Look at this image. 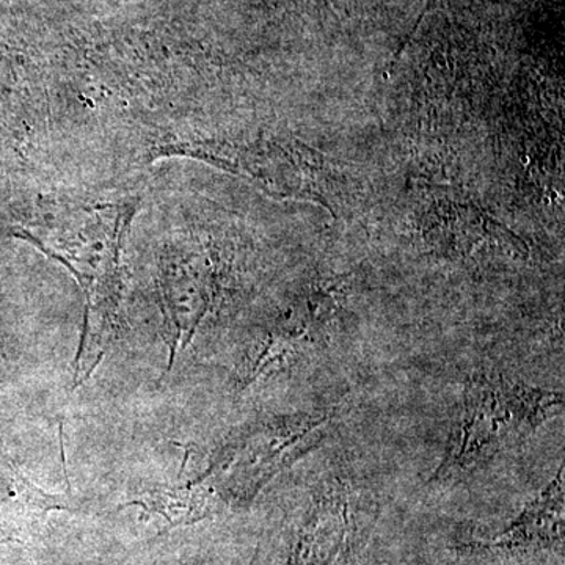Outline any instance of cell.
<instances>
[{
	"instance_id": "obj_1",
	"label": "cell",
	"mask_w": 565,
	"mask_h": 565,
	"mask_svg": "<svg viewBox=\"0 0 565 565\" xmlns=\"http://www.w3.org/2000/svg\"><path fill=\"white\" fill-rule=\"evenodd\" d=\"M131 215L129 207L92 211L55 222L47 232L50 237H32L41 250L70 269L87 300L74 362L76 386L90 379L114 334L120 286L118 264Z\"/></svg>"
},
{
	"instance_id": "obj_2",
	"label": "cell",
	"mask_w": 565,
	"mask_h": 565,
	"mask_svg": "<svg viewBox=\"0 0 565 565\" xmlns=\"http://www.w3.org/2000/svg\"><path fill=\"white\" fill-rule=\"evenodd\" d=\"M563 405L561 393L515 384L500 374H475L465 386L459 418L433 481L470 471L515 448Z\"/></svg>"
},
{
	"instance_id": "obj_3",
	"label": "cell",
	"mask_w": 565,
	"mask_h": 565,
	"mask_svg": "<svg viewBox=\"0 0 565 565\" xmlns=\"http://www.w3.org/2000/svg\"><path fill=\"white\" fill-rule=\"evenodd\" d=\"M330 415H299L253 427L221 449L207 479L223 503H248L282 468L313 449Z\"/></svg>"
},
{
	"instance_id": "obj_4",
	"label": "cell",
	"mask_w": 565,
	"mask_h": 565,
	"mask_svg": "<svg viewBox=\"0 0 565 565\" xmlns=\"http://www.w3.org/2000/svg\"><path fill=\"white\" fill-rule=\"evenodd\" d=\"M371 501L344 482L316 493L297 525L286 565H352L373 530Z\"/></svg>"
},
{
	"instance_id": "obj_5",
	"label": "cell",
	"mask_w": 565,
	"mask_h": 565,
	"mask_svg": "<svg viewBox=\"0 0 565 565\" xmlns=\"http://www.w3.org/2000/svg\"><path fill=\"white\" fill-rule=\"evenodd\" d=\"M564 467L503 533L487 542H473L479 552L498 555H534L561 552L564 546Z\"/></svg>"
},
{
	"instance_id": "obj_6",
	"label": "cell",
	"mask_w": 565,
	"mask_h": 565,
	"mask_svg": "<svg viewBox=\"0 0 565 565\" xmlns=\"http://www.w3.org/2000/svg\"><path fill=\"white\" fill-rule=\"evenodd\" d=\"M161 291L169 326V367H172L178 349L188 348L210 310L212 281L206 269L192 259L166 256L161 266Z\"/></svg>"
},
{
	"instance_id": "obj_7",
	"label": "cell",
	"mask_w": 565,
	"mask_h": 565,
	"mask_svg": "<svg viewBox=\"0 0 565 565\" xmlns=\"http://www.w3.org/2000/svg\"><path fill=\"white\" fill-rule=\"evenodd\" d=\"M150 514L161 515L170 527L192 525L218 512L223 500L207 479L199 478L184 486H154L143 490L131 503Z\"/></svg>"
},
{
	"instance_id": "obj_8",
	"label": "cell",
	"mask_w": 565,
	"mask_h": 565,
	"mask_svg": "<svg viewBox=\"0 0 565 565\" xmlns=\"http://www.w3.org/2000/svg\"><path fill=\"white\" fill-rule=\"evenodd\" d=\"M435 3H437V0H429V3H427V7H426V10H424V13L422 14V17H419V21H418V24L415 25V29L414 31H412L411 35H414L415 31H416V28H418L419 25V22H422L423 18H424V14L427 13V11H429L430 9H433V7L435 6Z\"/></svg>"
}]
</instances>
